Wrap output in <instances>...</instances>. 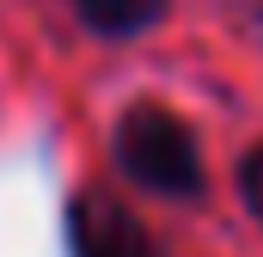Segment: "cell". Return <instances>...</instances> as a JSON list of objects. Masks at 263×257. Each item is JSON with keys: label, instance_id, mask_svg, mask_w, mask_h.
<instances>
[{"label": "cell", "instance_id": "obj_2", "mask_svg": "<svg viewBox=\"0 0 263 257\" xmlns=\"http://www.w3.org/2000/svg\"><path fill=\"white\" fill-rule=\"evenodd\" d=\"M67 245L73 257H165L135 221L123 202L110 196H80L73 214H67Z\"/></svg>", "mask_w": 263, "mask_h": 257}, {"label": "cell", "instance_id": "obj_3", "mask_svg": "<svg viewBox=\"0 0 263 257\" xmlns=\"http://www.w3.org/2000/svg\"><path fill=\"white\" fill-rule=\"evenodd\" d=\"M73 6L86 12V25H98V31H110V37L141 31V25L159 19V0H73Z\"/></svg>", "mask_w": 263, "mask_h": 257}, {"label": "cell", "instance_id": "obj_1", "mask_svg": "<svg viewBox=\"0 0 263 257\" xmlns=\"http://www.w3.org/2000/svg\"><path fill=\"white\" fill-rule=\"evenodd\" d=\"M117 159L141 190L159 196H196L202 190V153L190 128L178 123L165 104H135L117 128Z\"/></svg>", "mask_w": 263, "mask_h": 257}, {"label": "cell", "instance_id": "obj_4", "mask_svg": "<svg viewBox=\"0 0 263 257\" xmlns=\"http://www.w3.org/2000/svg\"><path fill=\"white\" fill-rule=\"evenodd\" d=\"M239 184H245V202H251V214H263V141L245 153V166H239Z\"/></svg>", "mask_w": 263, "mask_h": 257}]
</instances>
